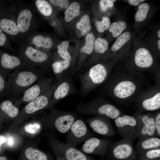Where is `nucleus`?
Listing matches in <instances>:
<instances>
[{
  "mask_svg": "<svg viewBox=\"0 0 160 160\" xmlns=\"http://www.w3.org/2000/svg\"><path fill=\"white\" fill-rule=\"evenodd\" d=\"M144 0H129L128 2L129 4L134 6H136L140 3L144 1Z\"/></svg>",
  "mask_w": 160,
  "mask_h": 160,
  "instance_id": "obj_45",
  "label": "nucleus"
},
{
  "mask_svg": "<svg viewBox=\"0 0 160 160\" xmlns=\"http://www.w3.org/2000/svg\"><path fill=\"white\" fill-rule=\"evenodd\" d=\"M154 160H160V159H156Z\"/></svg>",
  "mask_w": 160,
  "mask_h": 160,
  "instance_id": "obj_51",
  "label": "nucleus"
},
{
  "mask_svg": "<svg viewBox=\"0 0 160 160\" xmlns=\"http://www.w3.org/2000/svg\"><path fill=\"white\" fill-rule=\"evenodd\" d=\"M76 26L78 29L80 30L82 35L86 34L91 28L89 15H85L82 16L77 23Z\"/></svg>",
  "mask_w": 160,
  "mask_h": 160,
  "instance_id": "obj_29",
  "label": "nucleus"
},
{
  "mask_svg": "<svg viewBox=\"0 0 160 160\" xmlns=\"http://www.w3.org/2000/svg\"><path fill=\"white\" fill-rule=\"evenodd\" d=\"M134 61L136 65L139 67L146 68L150 67L153 63L152 55L147 49L141 47L135 52Z\"/></svg>",
  "mask_w": 160,
  "mask_h": 160,
  "instance_id": "obj_20",
  "label": "nucleus"
},
{
  "mask_svg": "<svg viewBox=\"0 0 160 160\" xmlns=\"http://www.w3.org/2000/svg\"><path fill=\"white\" fill-rule=\"evenodd\" d=\"M0 47L5 48L9 50L12 49L7 36L0 28Z\"/></svg>",
  "mask_w": 160,
  "mask_h": 160,
  "instance_id": "obj_40",
  "label": "nucleus"
},
{
  "mask_svg": "<svg viewBox=\"0 0 160 160\" xmlns=\"http://www.w3.org/2000/svg\"><path fill=\"white\" fill-rule=\"evenodd\" d=\"M7 142V145L9 147H12L14 145L15 139L12 136H9L6 138Z\"/></svg>",
  "mask_w": 160,
  "mask_h": 160,
  "instance_id": "obj_44",
  "label": "nucleus"
},
{
  "mask_svg": "<svg viewBox=\"0 0 160 160\" xmlns=\"http://www.w3.org/2000/svg\"><path fill=\"white\" fill-rule=\"evenodd\" d=\"M57 85V83L53 85L42 95L28 103L15 120L12 125L13 129L18 126L28 118L49 108L53 92Z\"/></svg>",
  "mask_w": 160,
  "mask_h": 160,
  "instance_id": "obj_2",
  "label": "nucleus"
},
{
  "mask_svg": "<svg viewBox=\"0 0 160 160\" xmlns=\"http://www.w3.org/2000/svg\"><path fill=\"white\" fill-rule=\"evenodd\" d=\"M110 24V21L109 17L104 16L103 17L102 20L96 22L95 25L99 33H103L105 30H107L109 29Z\"/></svg>",
  "mask_w": 160,
  "mask_h": 160,
  "instance_id": "obj_37",
  "label": "nucleus"
},
{
  "mask_svg": "<svg viewBox=\"0 0 160 160\" xmlns=\"http://www.w3.org/2000/svg\"><path fill=\"white\" fill-rule=\"evenodd\" d=\"M67 133L66 143L75 148L80 143L93 136L84 121L79 119L74 122Z\"/></svg>",
  "mask_w": 160,
  "mask_h": 160,
  "instance_id": "obj_10",
  "label": "nucleus"
},
{
  "mask_svg": "<svg viewBox=\"0 0 160 160\" xmlns=\"http://www.w3.org/2000/svg\"><path fill=\"white\" fill-rule=\"evenodd\" d=\"M57 83V86L53 92L49 108L53 107L60 100L66 96L77 92L70 76L64 75Z\"/></svg>",
  "mask_w": 160,
  "mask_h": 160,
  "instance_id": "obj_12",
  "label": "nucleus"
},
{
  "mask_svg": "<svg viewBox=\"0 0 160 160\" xmlns=\"http://www.w3.org/2000/svg\"><path fill=\"white\" fill-rule=\"evenodd\" d=\"M76 109L82 114L103 115L113 119L123 115L114 105L99 100L87 103L81 102L77 105Z\"/></svg>",
  "mask_w": 160,
  "mask_h": 160,
  "instance_id": "obj_5",
  "label": "nucleus"
},
{
  "mask_svg": "<svg viewBox=\"0 0 160 160\" xmlns=\"http://www.w3.org/2000/svg\"><path fill=\"white\" fill-rule=\"evenodd\" d=\"M154 119V125L155 130V136L160 137V113H157L153 115Z\"/></svg>",
  "mask_w": 160,
  "mask_h": 160,
  "instance_id": "obj_41",
  "label": "nucleus"
},
{
  "mask_svg": "<svg viewBox=\"0 0 160 160\" xmlns=\"http://www.w3.org/2000/svg\"><path fill=\"white\" fill-rule=\"evenodd\" d=\"M47 137L49 145L58 156L65 160H94L76 148L60 142L52 135H48Z\"/></svg>",
  "mask_w": 160,
  "mask_h": 160,
  "instance_id": "obj_9",
  "label": "nucleus"
},
{
  "mask_svg": "<svg viewBox=\"0 0 160 160\" xmlns=\"http://www.w3.org/2000/svg\"><path fill=\"white\" fill-rule=\"evenodd\" d=\"M8 74L4 72L0 68V97L7 92V79Z\"/></svg>",
  "mask_w": 160,
  "mask_h": 160,
  "instance_id": "obj_38",
  "label": "nucleus"
},
{
  "mask_svg": "<svg viewBox=\"0 0 160 160\" xmlns=\"http://www.w3.org/2000/svg\"><path fill=\"white\" fill-rule=\"evenodd\" d=\"M107 153L108 160H135L138 158L133 141L128 138L111 142Z\"/></svg>",
  "mask_w": 160,
  "mask_h": 160,
  "instance_id": "obj_7",
  "label": "nucleus"
},
{
  "mask_svg": "<svg viewBox=\"0 0 160 160\" xmlns=\"http://www.w3.org/2000/svg\"><path fill=\"white\" fill-rule=\"evenodd\" d=\"M131 37L130 33L128 32H125L119 35L111 48V50L115 52L120 49L123 46L130 40Z\"/></svg>",
  "mask_w": 160,
  "mask_h": 160,
  "instance_id": "obj_30",
  "label": "nucleus"
},
{
  "mask_svg": "<svg viewBox=\"0 0 160 160\" xmlns=\"http://www.w3.org/2000/svg\"><path fill=\"white\" fill-rule=\"evenodd\" d=\"M158 37L160 38V30H159L158 32Z\"/></svg>",
  "mask_w": 160,
  "mask_h": 160,
  "instance_id": "obj_50",
  "label": "nucleus"
},
{
  "mask_svg": "<svg viewBox=\"0 0 160 160\" xmlns=\"http://www.w3.org/2000/svg\"><path fill=\"white\" fill-rule=\"evenodd\" d=\"M27 41L34 47L42 50L43 49L51 48L53 44V40L50 36H44L36 32L27 37Z\"/></svg>",
  "mask_w": 160,
  "mask_h": 160,
  "instance_id": "obj_18",
  "label": "nucleus"
},
{
  "mask_svg": "<svg viewBox=\"0 0 160 160\" xmlns=\"http://www.w3.org/2000/svg\"><path fill=\"white\" fill-rule=\"evenodd\" d=\"M69 45L68 41H63L57 46V49L59 56L63 59L70 62L71 61V57L68 51Z\"/></svg>",
  "mask_w": 160,
  "mask_h": 160,
  "instance_id": "obj_34",
  "label": "nucleus"
},
{
  "mask_svg": "<svg viewBox=\"0 0 160 160\" xmlns=\"http://www.w3.org/2000/svg\"><path fill=\"white\" fill-rule=\"evenodd\" d=\"M95 37L92 33H88L86 37L85 44L82 47L80 50L81 53L89 55L93 51L94 49Z\"/></svg>",
  "mask_w": 160,
  "mask_h": 160,
  "instance_id": "obj_31",
  "label": "nucleus"
},
{
  "mask_svg": "<svg viewBox=\"0 0 160 160\" xmlns=\"http://www.w3.org/2000/svg\"><path fill=\"white\" fill-rule=\"evenodd\" d=\"M80 6L79 4L76 2L71 3L67 7L65 12V19L67 22H69L80 14Z\"/></svg>",
  "mask_w": 160,
  "mask_h": 160,
  "instance_id": "obj_27",
  "label": "nucleus"
},
{
  "mask_svg": "<svg viewBox=\"0 0 160 160\" xmlns=\"http://www.w3.org/2000/svg\"><path fill=\"white\" fill-rule=\"evenodd\" d=\"M6 137L3 135H0V150L1 146L6 142Z\"/></svg>",
  "mask_w": 160,
  "mask_h": 160,
  "instance_id": "obj_46",
  "label": "nucleus"
},
{
  "mask_svg": "<svg viewBox=\"0 0 160 160\" xmlns=\"http://www.w3.org/2000/svg\"><path fill=\"white\" fill-rule=\"evenodd\" d=\"M0 111L5 116L15 120L18 117L20 112L13 99L6 100L1 102Z\"/></svg>",
  "mask_w": 160,
  "mask_h": 160,
  "instance_id": "obj_22",
  "label": "nucleus"
},
{
  "mask_svg": "<svg viewBox=\"0 0 160 160\" xmlns=\"http://www.w3.org/2000/svg\"><path fill=\"white\" fill-rule=\"evenodd\" d=\"M25 160H49L47 155L43 152L38 149L28 147L25 149L24 152Z\"/></svg>",
  "mask_w": 160,
  "mask_h": 160,
  "instance_id": "obj_26",
  "label": "nucleus"
},
{
  "mask_svg": "<svg viewBox=\"0 0 160 160\" xmlns=\"http://www.w3.org/2000/svg\"><path fill=\"white\" fill-rule=\"evenodd\" d=\"M158 44V47L159 49V50H160V40L159 39L157 42Z\"/></svg>",
  "mask_w": 160,
  "mask_h": 160,
  "instance_id": "obj_49",
  "label": "nucleus"
},
{
  "mask_svg": "<svg viewBox=\"0 0 160 160\" xmlns=\"http://www.w3.org/2000/svg\"><path fill=\"white\" fill-rule=\"evenodd\" d=\"M15 17L21 38L27 37L36 32L38 24L37 19L31 8L21 7L18 9Z\"/></svg>",
  "mask_w": 160,
  "mask_h": 160,
  "instance_id": "obj_8",
  "label": "nucleus"
},
{
  "mask_svg": "<svg viewBox=\"0 0 160 160\" xmlns=\"http://www.w3.org/2000/svg\"><path fill=\"white\" fill-rule=\"evenodd\" d=\"M70 65V62L64 60L54 61L51 65L53 73L58 81L60 80L63 75L64 72Z\"/></svg>",
  "mask_w": 160,
  "mask_h": 160,
  "instance_id": "obj_24",
  "label": "nucleus"
},
{
  "mask_svg": "<svg viewBox=\"0 0 160 160\" xmlns=\"http://www.w3.org/2000/svg\"><path fill=\"white\" fill-rule=\"evenodd\" d=\"M108 43L105 39L98 38L95 41L94 50L98 53H103L108 49Z\"/></svg>",
  "mask_w": 160,
  "mask_h": 160,
  "instance_id": "obj_35",
  "label": "nucleus"
},
{
  "mask_svg": "<svg viewBox=\"0 0 160 160\" xmlns=\"http://www.w3.org/2000/svg\"><path fill=\"white\" fill-rule=\"evenodd\" d=\"M19 55L26 63L34 68H44L49 64L50 60V55L48 52L34 47L27 41L21 44Z\"/></svg>",
  "mask_w": 160,
  "mask_h": 160,
  "instance_id": "obj_6",
  "label": "nucleus"
},
{
  "mask_svg": "<svg viewBox=\"0 0 160 160\" xmlns=\"http://www.w3.org/2000/svg\"><path fill=\"white\" fill-rule=\"evenodd\" d=\"M160 159V148L151 150L140 156L138 160H154Z\"/></svg>",
  "mask_w": 160,
  "mask_h": 160,
  "instance_id": "obj_36",
  "label": "nucleus"
},
{
  "mask_svg": "<svg viewBox=\"0 0 160 160\" xmlns=\"http://www.w3.org/2000/svg\"><path fill=\"white\" fill-rule=\"evenodd\" d=\"M136 88L135 84L133 82L129 80L123 81L115 86L113 93L118 98H126L134 93Z\"/></svg>",
  "mask_w": 160,
  "mask_h": 160,
  "instance_id": "obj_19",
  "label": "nucleus"
},
{
  "mask_svg": "<svg viewBox=\"0 0 160 160\" xmlns=\"http://www.w3.org/2000/svg\"><path fill=\"white\" fill-rule=\"evenodd\" d=\"M49 109V114L42 118V122L46 126L61 133L67 132L77 119L76 114L72 112L58 110L53 107Z\"/></svg>",
  "mask_w": 160,
  "mask_h": 160,
  "instance_id": "obj_3",
  "label": "nucleus"
},
{
  "mask_svg": "<svg viewBox=\"0 0 160 160\" xmlns=\"http://www.w3.org/2000/svg\"><path fill=\"white\" fill-rule=\"evenodd\" d=\"M111 142L109 139L93 137L84 142L80 150L86 153L103 156L107 153Z\"/></svg>",
  "mask_w": 160,
  "mask_h": 160,
  "instance_id": "obj_16",
  "label": "nucleus"
},
{
  "mask_svg": "<svg viewBox=\"0 0 160 160\" xmlns=\"http://www.w3.org/2000/svg\"><path fill=\"white\" fill-rule=\"evenodd\" d=\"M0 160H8V159L5 156H1L0 157Z\"/></svg>",
  "mask_w": 160,
  "mask_h": 160,
  "instance_id": "obj_47",
  "label": "nucleus"
},
{
  "mask_svg": "<svg viewBox=\"0 0 160 160\" xmlns=\"http://www.w3.org/2000/svg\"><path fill=\"white\" fill-rule=\"evenodd\" d=\"M40 125L39 123H35L29 124L24 127V130L26 132L34 134L38 132L40 128Z\"/></svg>",
  "mask_w": 160,
  "mask_h": 160,
  "instance_id": "obj_39",
  "label": "nucleus"
},
{
  "mask_svg": "<svg viewBox=\"0 0 160 160\" xmlns=\"http://www.w3.org/2000/svg\"><path fill=\"white\" fill-rule=\"evenodd\" d=\"M52 4L63 9L67 8L69 6V1L67 0H49Z\"/></svg>",
  "mask_w": 160,
  "mask_h": 160,
  "instance_id": "obj_42",
  "label": "nucleus"
},
{
  "mask_svg": "<svg viewBox=\"0 0 160 160\" xmlns=\"http://www.w3.org/2000/svg\"><path fill=\"white\" fill-rule=\"evenodd\" d=\"M141 109L153 111L160 108V92L156 93L152 97L143 100L141 105Z\"/></svg>",
  "mask_w": 160,
  "mask_h": 160,
  "instance_id": "obj_25",
  "label": "nucleus"
},
{
  "mask_svg": "<svg viewBox=\"0 0 160 160\" xmlns=\"http://www.w3.org/2000/svg\"><path fill=\"white\" fill-rule=\"evenodd\" d=\"M127 27V24L125 22L119 21L112 23L110 25L109 31L112 33V35L114 37L116 38L121 34Z\"/></svg>",
  "mask_w": 160,
  "mask_h": 160,
  "instance_id": "obj_32",
  "label": "nucleus"
},
{
  "mask_svg": "<svg viewBox=\"0 0 160 160\" xmlns=\"http://www.w3.org/2000/svg\"><path fill=\"white\" fill-rule=\"evenodd\" d=\"M150 9V6L147 3L140 4L135 15V20L137 22H141L146 18Z\"/></svg>",
  "mask_w": 160,
  "mask_h": 160,
  "instance_id": "obj_33",
  "label": "nucleus"
},
{
  "mask_svg": "<svg viewBox=\"0 0 160 160\" xmlns=\"http://www.w3.org/2000/svg\"><path fill=\"white\" fill-rule=\"evenodd\" d=\"M0 68L5 72L35 68L26 63L19 56L0 50Z\"/></svg>",
  "mask_w": 160,
  "mask_h": 160,
  "instance_id": "obj_14",
  "label": "nucleus"
},
{
  "mask_svg": "<svg viewBox=\"0 0 160 160\" xmlns=\"http://www.w3.org/2000/svg\"><path fill=\"white\" fill-rule=\"evenodd\" d=\"M51 78L42 77L26 90L23 95L19 99H13L17 106L24 103H28L37 97L45 92L52 85Z\"/></svg>",
  "mask_w": 160,
  "mask_h": 160,
  "instance_id": "obj_11",
  "label": "nucleus"
},
{
  "mask_svg": "<svg viewBox=\"0 0 160 160\" xmlns=\"http://www.w3.org/2000/svg\"><path fill=\"white\" fill-rule=\"evenodd\" d=\"M136 136L139 141L156 137L154 117L148 123L136 127Z\"/></svg>",
  "mask_w": 160,
  "mask_h": 160,
  "instance_id": "obj_23",
  "label": "nucleus"
},
{
  "mask_svg": "<svg viewBox=\"0 0 160 160\" xmlns=\"http://www.w3.org/2000/svg\"><path fill=\"white\" fill-rule=\"evenodd\" d=\"M159 148H160V138L153 137L139 141L136 145L135 150L136 154L140 156L148 151Z\"/></svg>",
  "mask_w": 160,
  "mask_h": 160,
  "instance_id": "obj_21",
  "label": "nucleus"
},
{
  "mask_svg": "<svg viewBox=\"0 0 160 160\" xmlns=\"http://www.w3.org/2000/svg\"><path fill=\"white\" fill-rule=\"evenodd\" d=\"M44 68H35L15 71L9 74L7 92L17 96L43 77Z\"/></svg>",
  "mask_w": 160,
  "mask_h": 160,
  "instance_id": "obj_1",
  "label": "nucleus"
},
{
  "mask_svg": "<svg viewBox=\"0 0 160 160\" xmlns=\"http://www.w3.org/2000/svg\"><path fill=\"white\" fill-rule=\"evenodd\" d=\"M114 121L117 132L123 138H128L133 141L137 138L136 121L133 116L123 115Z\"/></svg>",
  "mask_w": 160,
  "mask_h": 160,
  "instance_id": "obj_13",
  "label": "nucleus"
},
{
  "mask_svg": "<svg viewBox=\"0 0 160 160\" xmlns=\"http://www.w3.org/2000/svg\"><path fill=\"white\" fill-rule=\"evenodd\" d=\"M4 13L0 16V28L13 40L21 38L13 12Z\"/></svg>",
  "mask_w": 160,
  "mask_h": 160,
  "instance_id": "obj_17",
  "label": "nucleus"
},
{
  "mask_svg": "<svg viewBox=\"0 0 160 160\" xmlns=\"http://www.w3.org/2000/svg\"><path fill=\"white\" fill-rule=\"evenodd\" d=\"M86 122L95 132L101 135L110 137L114 135L115 131L109 118L97 115L86 120Z\"/></svg>",
  "mask_w": 160,
  "mask_h": 160,
  "instance_id": "obj_15",
  "label": "nucleus"
},
{
  "mask_svg": "<svg viewBox=\"0 0 160 160\" xmlns=\"http://www.w3.org/2000/svg\"><path fill=\"white\" fill-rule=\"evenodd\" d=\"M108 71L103 64L98 63L80 76V93L82 97L85 96L97 85L106 79Z\"/></svg>",
  "mask_w": 160,
  "mask_h": 160,
  "instance_id": "obj_4",
  "label": "nucleus"
},
{
  "mask_svg": "<svg viewBox=\"0 0 160 160\" xmlns=\"http://www.w3.org/2000/svg\"><path fill=\"white\" fill-rule=\"evenodd\" d=\"M116 0H101L100 1V9L102 11L105 12L107 9L113 6V1Z\"/></svg>",
  "mask_w": 160,
  "mask_h": 160,
  "instance_id": "obj_43",
  "label": "nucleus"
},
{
  "mask_svg": "<svg viewBox=\"0 0 160 160\" xmlns=\"http://www.w3.org/2000/svg\"><path fill=\"white\" fill-rule=\"evenodd\" d=\"M57 160H65L62 157H61L60 156H58V157L57 158Z\"/></svg>",
  "mask_w": 160,
  "mask_h": 160,
  "instance_id": "obj_48",
  "label": "nucleus"
},
{
  "mask_svg": "<svg viewBox=\"0 0 160 160\" xmlns=\"http://www.w3.org/2000/svg\"><path fill=\"white\" fill-rule=\"evenodd\" d=\"M34 1L36 9L42 15L49 17L52 15L53 9L48 1L45 0H36Z\"/></svg>",
  "mask_w": 160,
  "mask_h": 160,
  "instance_id": "obj_28",
  "label": "nucleus"
}]
</instances>
